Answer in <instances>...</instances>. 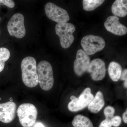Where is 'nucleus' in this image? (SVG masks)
I'll use <instances>...</instances> for the list:
<instances>
[{"label": "nucleus", "mask_w": 127, "mask_h": 127, "mask_svg": "<svg viewBox=\"0 0 127 127\" xmlns=\"http://www.w3.org/2000/svg\"><path fill=\"white\" fill-rule=\"evenodd\" d=\"M22 79L26 86L34 88L39 84L36 62L34 58L28 57L22 60L21 64Z\"/></svg>", "instance_id": "1"}, {"label": "nucleus", "mask_w": 127, "mask_h": 127, "mask_svg": "<svg viewBox=\"0 0 127 127\" xmlns=\"http://www.w3.org/2000/svg\"><path fill=\"white\" fill-rule=\"evenodd\" d=\"M37 71L41 88L45 91L51 89L54 84V79L51 64L47 61H42L37 65Z\"/></svg>", "instance_id": "2"}, {"label": "nucleus", "mask_w": 127, "mask_h": 127, "mask_svg": "<svg viewBox=\"0 0 127 127\" xmlns=\"http://www.w3.org/2000/svg\"><path fill=\"white\" fill-rule=\"evenodd\" d=\"M17 113L22 126L23 127H31L35 123L38 112L34 104L25 103L19 106Z\"/></svg>", "instance_id": "3"}, {"label": "nucleus", "mask_w": 127, "mask_h": 127, "mask_svg": "<svg viewBox=\"0 0 127 127\" xmlns=\"http://www.w3.org/2000/svg\"><path fill=\"white\" fill-rule=\"evenodd\" d=\"M55 29L56 33L60 38L62 47L65 49L70 47L74 40L72 34L76 30L75 26L71 23H58Z\"/></svg>", "instance_id": "4"}, {"label": "nucleus", "mask_w": 127, "mask_h": 127, "mask_svg": "<svg viewBox=\"0 0 127 127\" xmlns=\"http://www.w3.org/2000/svg\"><path fill=\"white\" fill-rule=\"evenodd\" d=\"M105 42L102 37L98 36L89 35L85 36L81 41L83 51L88 55H94L103 50Z\"/></svg>", "instance_id": "5"}, {"label": "nucleus", "mask_w": 127, "mask_h": 127, "mask_svg": "<svg viewBox=\"0 0 127 127\" xmlns=\"http://www.w3.org/2000/svg\"><path fill=\"white\" fill-rule=\"evenodd\" d=\"M94 96L91 93L90 88L85 89L79 97L77 98L74 95L70 97L71 102L68 103V109L71 112H76L81 110L88 106L93 100Z\"/></svg>", "instance_id": "6"}, {"label": "nucleus", "mask_w": 127, "mask_h": 127, "mask_svg": "<svg viewBox=\"0 0 127 127\" xmlns=\"http://www.w3.org/2000/svg\"><path fill=\"white\" fill-rule=\"evenodd\" d=\"M24 21V16L20 13L15 14L12 17L7 26V30L10 35L19 39L25 36L26 30Z\"/></svg>", "instance_id": "7"}, {"label": "nucleus", "mask_w": 127, "mask_h": 127, "mask_svg": "<svg viewBox=\"0 0 127 127\" xmlns=\"http://www.w3.org/2000/svg\"><path fill=\"white\" fill-rule=\"evenodd\" d=\"M46 15L49 19L58 23H66L70 20L67 11L52 2H48L45 6Z\"/></svg>", "instance_id": "8"}, {"label": "nucleus", "mask_w": 127, "mask_h": 127, "mask_svg": "<svg viewBox=\"0 0 127 127\" xmlns=\"http://www.w3.org/2000/svg\"><path fill=\"white\" fill-rule=\"evenodd\" d=\"M87 72L91 74V78L94 81L102 80L106 74V65L102 59H94L90 62Z\"/></svg>", "instance_id": "9"}, {"label": "nucleus", "mask_w": 127, "mask_h": 127, "mask_svg": "<svg viewBox=\"0 0 127 127\" xmlns=\"http://www.w3.org/2000/svg\"><path fill=\"white\" fill-rule=\"evenodd\" d=\"M90 58L83 50H79L77 52L74 63V70L76 75L81 76L87 71L90 64Z\"/></svg>", "instance_id": "10"}, {"label": "nucleus", "mask_w": 127, "mask_h": 127, "mask_svg": "<svg viewBox=\"0 0 127 127\" xmlns=\"http://www.w3.org/2000/svg\"><path fill=\"white\" fill-rule=\"evenodd\" d=\"M119 20L116 16L108 17L104 22V27L107 31L117 35H125L127 32V28L120 23Z\"/></svg>", "instance_id": "11"}, {"label": "nucleus", "mask_w": 127, "mask_h": 127, "mask_svg": "<svg viewBox=\"0 0 127 127\" xmlns=\"http://www.w3.org/2000/svg\"><path fill=\"white\" fill-rule=\"evenodd\" d=\"M16 105L12 101L0 103V121L4 123L11 122L16 116Z\"/></svg>", "instance_id": "12"}, {"label": "nucleus", "mask_w": 127, "mask_h": 127, "mask_svg": "<svg viewBox=\"0 0 127 127\" xmlns=\"http://www.w3.org/2000/svg\"><path fill=\"white\" fill-rule=\"evenodd\" d=\"M103 94L100 91L98 92L93 100L88 106L89 110L91 112L96 113L98 112L104 106Z\"/></svg>", "instance_id": "13"}, {"label": "nucleus", "mask_w": 127, "mask_h": 127, "mask_svg": "<svg viewBox=\"0 0 127 127\" xmlns=\"http://www.w3.org/2000/svg\"><path fill=\"white\" fill-rule=\"evenodd\" d=\"M112 11L114 16L123 17L127 15V1L116 0L112 5Z\"/></svg>", "instance_id": "14"}, {"label": "nucleus", "mask_w": 127, "mask_h": 127, "mask_svg": "<svg viewBox=\"0 0 127 127\" xmlns=\"http://www.w3.org/2000/svg\"><path fill=\"white\" fill-rule=\"evenodd\" d=\"M108 71L109 77L114 82H117L120 79L122 72V68L118 63L112 62L108 66Z\"/></svg>", "instance_id": "15"}, {"label": "nucleus", "mask_w": 127, "mask_h": 127, "mask_svg": "<svg viewBox=\"0 0 127 127\" xmlns=\"http://www.w3.org/2000/svg\"><path fill=\"white\" fill-rule=\"evenodd\" d=\"M72 124L74 127H94L93 123L88 118L80 114L74 117Z\"/></svg>", "instance_id": "16"}, {"label": "nucleus", "mask_w": 127, "mask_h": 127, "mask_svg": "<svg viewBox=\"0 0 127 127\" xmlns=\"http://www.w3.org/2000/svg\"><path fill=\"white\" fill-rule=\"evenodd\" d=\"M104 1L103 0H83V9L87 11H92L101 5Z\"/></svg>", "instance_id": "17"}, {"label": "nucleus", "mask_w": 127, "mask_h": 127, "mask_svg": "<svg viewBox=\"0 0 127 127\" xmlns=\"http://www.w3.org/2000/svg\"><path fill=\"white\" fill-rule=\"evenodd\" d=\"M10 55V51L7 48H0V72L4 68L5 62L9 59Z\"/></svg>", "instance_id": "18"}, {"label": "nucleus", "mask_w": 127, "mask_h": 127, "mask_svg": "<svg viewBox=\"0 0 127 127\" xmlns=\"http://www.w3.org/2000/svg\"><path fill=\"white\" fill-rule=\"evenodd\" d=\"M115 109L111 106H108L104 109V113L106 117V119L111 120L113 117L115 113Z\"/></svg>", "instance_id": "19"}, {"label": "nucleus", "mask_w": 127, "mask_h": 127, "mask_svg": "<svg viewBox=\"0 0 127 127\" xmlns=\"http://www.w3.org/2000/svg\"><path fill=\"white\" fill-rule=\"evenodd\" d=\"M111 121L112 126L114 127H118L120 126L122 123V119L119 116H114L111 119Z\"/></svg>", "instance_id": "20"}, {"label": "nucleus", "mask_w": 127, "mask_h": 127, "mask_svg": "<svg viewBox=\"0 0 127 127\" xmlns=\"http://www.w3.org/2000/svg\"><path fill=\"white\" fill-rule=\"evenodd\" d=\"M1 4L11 8H13L15 6V2L11 0H0V5Z\"/></svg>", "instance_id": "21"}, {"label": "nucleus", "mask_w": 127, "mask_h": 127, "mask_svg": "<svg viewBox=\"0 0 127 127\" xmlns=\"http://www.w3.org/2000/svg\"><path fill=\"white\" fill-rule=\"evenodd\" d=\"M120 79L122 81H124V86L125 88H127V70L125 69L123 71L120 76Z\"/></svg>", "instance_id": "22"}, {"label": "nucleus", "mask_w": 127, "mask_h": 127, "mask_svg": "<svg viewBox=\"0 0 127 127\" xmlns=\"http://www.w3.org/2000/svg\"><path fill=\"white\" fill-rule=\"evenodd\" d=\"M99 127H112L110 120L105 119L103 120L100 123Z\"/></svg>", "instance_id": "23"}, {"label": "nucleus", "mask_w": 127, "mask_h": 127, "mask_svg": "<svg viewBox=\"0 0 127 127\" xmlns=\"http://www.w3.org/2000/svg\"><path fill=\"white\" fill-rule=\"evenodd\" d=\"M123 119L124 122L125 123L127 124V109L126 110V111L123 113Z\"/></svg>", "instance_id": "24"}, {"label": "nucleus", "mask_w": 127, "mask_h": 127, "mask_svg": "<svg viewBox=\"0 0 127 127\" xmlns=\"http://www.w3.org/2000/svg\"><path fill=\"white\" fill-rule=\"evenodd\" d=\"M34 127H45L41 123H37L34 125Z\"/></svg>", "instance_id": "25"}, {"label": "nucleus", "mask_w": 127, "mask_h": 127, "mask_svg": "<svg viewBox=\"0 0 127 127\" xmlns=\"http://www.w3.org/2000/svg\"><path fill=\"white\" fill-rule=\"evenodd\" d=\"M1 98H0V100H1Z\"/></svg>", "instance_id": "26"}, {"label": "nucleus", "mask_w": 127, "mask_h": 127, "mask_svg": "<svg viewBox=\"0 0 127 127\" xmlns=\"http://www.w3.org/2000/svg\"></svg>", "instance_id": "27"}, {"label": "nucleus", "mask_w": 127, "mask_h": 127, "mask_svg": "<svg viewBox=\"0 0 127 127\" xmlns=\"http://www.w3.org/2000/svg\"></svg>", "instance_id": "28"}]
</instances>
